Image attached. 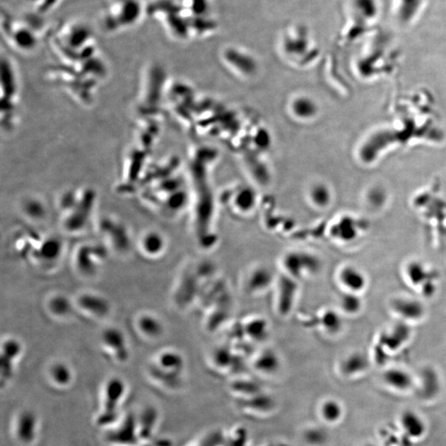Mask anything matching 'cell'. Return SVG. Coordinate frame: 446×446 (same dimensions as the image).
<instances>
[{"label":"cell","mask_w":446,"mask_h":446,"mask_svg":"<svg viewBox=\"0 0 446 446\" xmlns=\"http://www.w3.org/2000/svg\"><path fill=\"white\" fill-rule=\"evenodd\" d=\"M129 385L120 377L107 379L100 389L94 423L101 430L114 425L124 414V406L129 397Z\"/></svg>","instance_id":"6da1fadb"},{"label":"cell","mask_w":446,"mask_h":446,"mask_svg":"<svg viewBox=\"0 0 446 446\" xmlns=\"http://www.w3.org/2000/svg\"><path fill=\"white\" fill-rule=\"evenodd\" d=\"M146 11L163 23L166 30L176 39L185 40L191 37L189 18L182 4L175 0H154Z\"/></svg>","instance_id":"7a4b0ae2"},{"label":"cell","mask_w":446,"mask_h":446,"mask_svg":"<svg viewBox=\"0 0 446 446\" xmlns=\"http://www.w3.org/2000/svg\"><path fill=\"white\" fill-rule=\"evenodd\" d=\"M144 11L140 0H112L102 16V27L109 33L134 27Z\"/></svg>","instance_id":"3957f363"},{"label":"cell","mask_w":446,"mask_h":446,"mask_svg":"<svg viewBox=\"0 0 446 446\" xmlns=\"http://www.w3.org/2000/svg\"><path fill=\"white\" fill-rule=\"evenodd\" d=\"M40 415L32 409H19L11 421V435L18 446H35L42 435Z\"/></svg>","instance_id":"277c9868"},{"label":"cell","mask_w":446,"mask_h":446,"mask_svg":"<svg viewBox=\"0 0 446 446\" xmlns=\"http://www.w3.org/2000/svg\"><path fill=\"white\" fill-rule=\"evenodd\" d=\"M183 365V359L177 353L165 352L151 363L147 373L154 385L161 389H170L177 384Z\"/></svg>","instance_id":"5b68a950"},{"label":"cell","mask_w":446,"mask_h":446,"mask_svg":"<svg viewBox=\"0 0 446 446\" xmlns=\"http://www.w3.org/2000/svg\"><path fill=\"white\" fill-rule=\"evenodd\" d=\"M102 430V442L106 446H142L136 415L125 413L114 425Z\"/></svg>","instance_id":"8992f818"},{"label":"cell","mask_w":446,"mask_h":446,"mask_svg":"<svg viewBox=\"0 0 446 446\" xmlns=\"http://www.w3.org/2000/svg\"><path fill=\"white\" fill-rule=\"evenodd\" d=\"M381 6L380 0H347V23L351 29L370 27L378 21Z\"/></svg>","instance_id":"52a82bcc"},{"label":"cell","mask_w":446,"mask_h":446,"mask_svg":"<svg viewBox=\"0 0 446 446\" xmlns=\"http://www.w3.org/2000/svg\"><path fill=\"white\" fill-rule=\"evenodd\" d=\"M311 31L305 24L298 23L289 26L281 37L282 52L289 57H303L312 51Z\"/></svg>","instance_id":"ba28073f"},{"label":"cell","mask_w":446,"mask_h":446,"mask_svg":"<svg viewBox=\"0 0 446 446\" xmlns=\"http://www.w3.org/2000/svg\"><path fill=\"white\" fill-rule=\"evenodd\" d=\"M282 266L286 276L300 281L321 271L322 263L315 254L306 252L293 251L284 254Z\"/></svg>","instance_id":"9c48e42d"},{"label":"cell","mask_w":446,"mask_h":446,"mask_svg":"<svg viewBox=\"0 0 446 446\" xmlns=\"http://www.w3.org/2000/svg\"><path fill=\"white\" fill-rule=\"evenodd\" d=\"M428 0H394L393 16L396 23L408 28L423 16Z\"/></svg>","instance_id":"30bf717a"},{"label":"cell","mask_w":446,"mask_h":446,"mask_svg":"<svg viewBox=\"0 0 446 446\" xmlns=\"http://www.w3.org/2000/svg\"><path fill=\"white\" fill-rule=\"evenodd\" d=\"M7 36L12 45L19 51H33L37 45L36 33L25 23H12L8 27Z\"/></svg>","instance_id":"8fae6325"},{"label":"cell","mask_w":446,"mask_h":446,"mask_svg":"<svg viewBox=\"0 0 446 446\" xmlns=\"http://www.w3.org/2000/svg\"><path fill=\"white\" fill-rule=\"evenodd\" d=\"M47 380L49 386L57 392H66L71 388L75 375L70 365L64 362L53 363L48 368Z\"/></svg>","instance_id":"7c38bea8"},{"label":"cell","mask_w":446,"mask_h":446,"mask_svg":"<svg viewBox=\"0 0 446 446\" xmlns=\"http://www.w3.org/2000/svg\"><path fill=\"white\" fill-rule=\"evenodd\" d=\"M21 346L14 341H8L3 346L1 356V388L11 383L16 370V361L20 355Z\"/></svg>","instance_id":"4fadbf2b"},{"label":"cell","mask_w":446,"mask_h":446,"mask_svg":"<svg viewBox=\"0 0 446 446\" xmlns=\"http://www.w3.org/2000/svg\"><path fill=\"white\" fill-rule=\"evenodd\" d=\"M338 279L348 292L358 293L366 286V277L364 273L355 266H346L340 269Z\"/></svg>","instance_id":"5bb4252c"},{"label":"cell","mask_w":446,"mask_h":446,"mask_svg":"<svg viewBox=\"0 0 446 446\" xmlns=\"http://www.w3.org/2000/svg\"><path fill=\"white\" fill-rule=\"evenodd\" d=\"M102 339L105 345L112 351V355L117 362L125 363L129 360V352L122 333L116 329L107 330L105 332Z\"/></svg>","instance_id":"9a60e30c"},{"label":"cell","mask_w":446,"mask_h":446,"mask_svg":"<svg viewBox=\"0 0 446 446\" xmlns=\"http://www.w3.org/2000/svg\"><path fill=\"white\" fill-rule=\"evenodd\" d=\"M400 424L404 433L411 439H420L426 431L425 421L413 411H406L401 415Z\"/></svg>","instance_id":"2e32d148"},{"label":"cell","mask_w":446,"mask_h":446,"mask_svg":"<svg viewBox=\"0 0 446 446\" xmlns=\"http://www.w3.org/2000/svg\"><path fill=\"white\" fill-rule=\"evenodd\" d=\"M394 310L401 317L409 320H418L424 315V307L411 298H397L393 303Z\"/></svg>","instance_id":"e0dca14e"},{"label":"cell","mask_w":446,"mask_h":446,"mask_svg":"<svg viewBox=\"0 0 446 446\" xmlns=\"http://www.w3.org/2000/svg\"><path fill=\"white\" fill-rule=\"evenodd\" d=\"M274 281L273 273L267 267H258L250 274L247 286L252 293L262 292L266 289Z\"/></svg>","instance_id":"ac0fdd59"},{"label":"cell","mask_w":446,"mask_h":446,"mask_svg":"<svg viewBox=\"0 0 446 446\" xmlns=\"http://www.w3.org/2000/svg\"><path fill=\"white\" fill-rule=\"evenodd\" d=\"M384 380L392 389L399 391L409 390L413 385V377L403 370L390 369L384 375Z\"/></svg>","instance_id":"d6986e66"},{"label":"cell","mask_w":446,"mask_h":446,"mask_svg":"<svg viewBox=\"0 0 446 446\" xmlns=\"http://www.w3.org/2000/svg\"><path fill=\"white\" fill-rule=\"evenodd\" d=\"M180 3L188 18L212 16V0H182Z\"/></svg>","instance_id":"ffe728a7"},{"label":"cell","mask_w":446,"mask_h":446,"mask_svg":"<svg viewBox=\"0 0 446 446\" xmlns=\"http://www.w3.org/2000/svg\"><path fill=\"white\" fill-rule=\"evenodd\" d=\"M368 367H369V361L367 358L360 353H356L347 356L342 361L341 370L346 375L352 376L365 372Z\"/></svg>","instance_id":"44dd1931"},{"label":"cell","mask_w":446,"mask_h":446,"mask_svg":"<svg viewBox=\"0 0 446 446\" xmlns=\"http://www.w3.org/2000/svg\"><path fill=\"white\" fill-rule=\"evenodd\" d=\"M81 306L96 316H105L110 310L109 303L100 296L95 294H86L80 300Z\"/></svg>","instance_id":"7402d4cb"},{"label":"cell","mask_w":446,"mask_h":446,"mask_svg":"<svg viewBox=\"0 0 446 446\" xmlns=\"http://www.w3.org/2000/svg\"><path fill=\"white\" fill-rule=\"evenodd\" d=\"M440 391V382L433 372H426L421 381V396L425 399L435 398Z\"/></svg>","instance_id":"603a6c76"},{"label":"cell","mask_w":446,"mask_h":446,"mask_svg":"<svg viewBox=\"0 0 446 446\" xmlns=\"http://www.w3.org/2000/svg\"><path fill=\"white\" fill-rule=\"evenodd\" d=\"M296 281L283 282L281 284V296H279V307L283 312H287L292 307L296 294Z\"/></svg>","instance_id":"cb8c5ba5"},{"label":"cell","mask_w":446,"mask_h":446,"mask_svg":"<svg viewBox=\"0 0 446 446\" xmlns=\"http://www.w3.org/2000/svg\"><path fill=\"white\" fill-rule=\"evenodd\" d=\"M331 236L343 242L352 241L357 237V231L354 225L348 221H341L331 230Z\"/></svg>","instance_id":"d4e9b609"},{"label":"cell","mask_w":446,"mask_h":446,"mask_svg":"<svg viewBox=\"0 0 446 446\" xmlns=\"http://www.w3.org/2000/svg\"><path fill=\"white\" fill-rule=\"evenodd\" d=\"M142 245H143V249L147 254L155 256V254L163 252L165 247V242L163 237H161L160 234L151 233L146 235L143 242H142Z\"/></svg>","instance_id":"484cf974"},{"label":"cell","mask_w":446,"mask_h":446,"mask_svg":"<svg viewBox=\"0 0 446 446\" xmlns=\"http://www.w3.org/2000/svg\"><path fill=\"white\" fill-rule=\"evenodd\" d=\"M139 327L145 335L151 337L160 336L163 330L161 323L156 318L151 316L142 317L139 321Z\"/></svg>","instance_id":"4316f807"},{"label":"cell","mask_w":446,"mask_h":446,"mask_svg":"<svg viewBox=\"0 0 446 446\" xmlns=\"http://www.w3.org/2000/svg\"><path fill=\"white\" fill-rule=\"evenodd\" d=\"M292 105L293 114L302 119H308L315 112V107L312 102L307 98H298L294 100Z\"/></svg>","instance_id":"83f0119b"},{"label":"cell","mask_w":446,"mask_h":446,"mask_svg":"<svg viewBox=\"0 0 446 446\" xmlns=\"http://www.w3.org/2000/svg\"><path fill=\"white\" fill-rule=\"evenodd\" d=\"M322 325L323 328L331 334H335L341 331L342 322L341 317L333 311H327L322 316Z\"/></svg>","instance_id":"f1b7e54d"},{"label":"cell","mask_w":446,"mask_h":446,"mask_svg":"<svg viewBox=\"0 0 446 446\" xmlns=\"http://www.w3.org/2000/svg\"><path fill=\"white\" fill-rule=\"evenodd\" d=\"M340 306L345 312L354 315L360 310L361 302L357 293L348 292L341 296Z\"/></svg>","instance_id":"f546056e"},{"label":"cell","mask_w":446,"mask_h":446,"mask_svg":"<svg viewBox=\"0 0 446 446\" xmlns=\"http://www.w3.org/2000/svg\"><path fill=\"white\" fill-rule=\"evenodd\" d=\"M343 410L341 406L336 401H327L323 404L322 414L327 421L336 423L341 418Z\"/></svg>","instance_id":"4dcf8cb0"},{"label":"cell","mask_w":446,"mask_h":446,"mask_svg":"<svg viewBox=\"0 0 446 446\" xmlns=\"http://www.w3.org/2000/svg\"><path fill=\"white\" fill-rule=\"evenodd\" d=\"M325 188L321 186H315L310 191V200L317 207L323 208L329 203V195H328Z\"/></svg>","instance_id":"1f68e13d"},{"label":"cell","mask_w":446,"mask_h":446,"mask_svg":"<svg viewBox=\"0 0 446 446\" xmlns=\"http://www.w3.org/2000/svg\"><path fill=\"white\" fill-rule=\"evenodd\" d=\"M50 308L57 315H66L71 310L70 302L61 296L53 298L50 303Z\"/></svg>","instance_id":"d6a6232c"},{"label":"cell","mask_w":446,"mask_h":446,"mask_svg":"<svg viewBox=\"0 0 446 446\" xmlns=\"http://www.w3.org/2000/svg\"><path fill=\"white\" fill-rule=\"evenodd\" d=\"M277 359L274 353H264L257 361V366L264 371H272L276 369Z\"/></svg>","instance_id":"836d02e7"},{"label":"cell","mask_w":446,"mask_h":446,"mask_svg":"<svg viewBox=\"0 0 446 446\" xmlns=\"http://www.w3.org/2000/svg\"><path fill=\"white\" fill-rule=\"evenodd\" d=\"M408 273L410 281L416 284L423 282L426 277V274H428L424 266L419 263L409 264Z\"/></svg>","instance_id":"e575fe53"},{"label":"cell","mask_w":446,"mask_h":446,"mask_svg":"<svg viewBox=\"0 0 446 446\" xmlns=\"http://www.w3.org/2000/svg\"><path fill=\"white\" fill-rule=\"evenodd\" d=\"M237 207L242 212L247 213L251 211L254 205V194L245 192L238 196L236 199Z\"/></svg>","instance_id":"d590c367"},{"label":"cell","mask_w":446,"mask_h":446,"mask_svg":"<svg viewBox=\"0 0 446 446\" xmlns=\"http://www.w3.org/2000/svg\"><path fill=\"white\" fill-rule=\"evenodd\" d=\"M60 245L57 241H49L42 247L43 256L47 258H56L60 252Z\"/></svg>","instance_id":"8d00e7d4"},{"label":"cell","mask_w":446,"mask_h":446,"mask_svg":"<svg viewBox=\"0 0 446 446\" xmlns=\"http://www.w3.org/2000/svg\"><path fill=\"white\" fill-rule=\"evenodd\" d=\"M60 0H37V8L40 13H46L57 4Z\"/></svg>","instance_id":"74e56055"},{"label":"cell","mask_w":446,"mask_h":446,"mask_svg":"<svg viewBox=\"0 0 446 446\" xmlns=\"http://www.w3.org/2000/svg\"><path fill=\"white\" fill-rule=\"evenodd\" d=\"M250 326H251L252 327V330H251L252 336L257 337L259 339V337H263L264 336V335L266 334V324H264V322L262 321H258L257 322V328H254V327L252 324V323H251V325Z\"/></svg>","instance_id":"f35d334b"},{"label":"cell","mask_w":446,"mask_h":446,"mask_svg":"<svg viewBox=\"0 0 446 446\" xmlns=\"http://www.w3.org/2000/svg\"><path fill=\"white\" fill-rule=\"evenodd\" d=\"M28 213L33 218H41L44 214V209L41 205L37 203L30 204L28 207Z\"/></svg>","instance_id":"ab89813d"},{"label":"cell","mask_w":446,"mask_h":446,"mask_svg":"<svg viewBox=\"0 0 446 446\" xmlns=\"http://www.w3.org/2000/svg\"><path fill=\"white\" fill-rule=\"evenodd\" d=\"M365 446H375V445H372V444H368V445H365Z\"/></svg>","instance_id":"60d3db41"}]
</instances>
